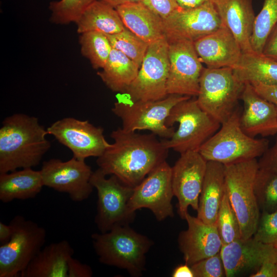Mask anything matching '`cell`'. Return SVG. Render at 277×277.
I'll return each instance as SVG.
<instances>
[{
	"label": "cell",
	"mask_w": 277,
	"mask_h": 277,
	"mask_svg": "<svg viewBox=\"0 0 277 277\" xmlns=\"http://www.w3.org/2000/svg\"><path fill=\"white\" fill-rule=\"evenodd\" d=\"M93 247L102 264L126 270L139 277L146 270V254L153 242L129 225L91 234Z\"/></svg>",
	"instance_id": "3957f363"
},
{
	"label": "cell",
	"mask_w": 277,
	"mask_h": 277,
	"mask_svg": "<svg viewBox=\"0 0 277 277\" xmlns=\"http://www.w3.org/2000/svg\"><path fill=\"white\" fill-rule=\"evenodd\" d=\"M168 43L165 36L149 44L138 74L122 95L131 101H157L168 95Z\"/></svg>",
	"instance_id": "8fae6325"
},
{
	"label": "cell",
	"mask_w": 277,
	"mask_h": 277,
	"mask_svg": "<svg viewBox=\"0 0 277 277\" xmlns=\"http://www.w3.org/2000/svg\"><path fill=\"white\" fill-rule=\"evenodd\" d=\"M14 230L10 239L0 246V277H16L43 248L45 229L36 222L17 215L10 222Z\"/></svg>",
	"instance_id": "30bf717a"
},
{
	"label": "cell",
	"mask_w": 277,
	"mask_h": 277,
	"mask_svg": "<svg viewBox=\"0 0 277 277\" xmlns=\"http://www.w3.org/2000/svg\"><path fill=\"white\" fill-rule=\"evenodd\" d=\"M220 253L226 276L231 277L247 270L256 271L263 263L277 256V247L261 243L252 236L222 245Z\"/></svg>",
	"instance_id": "d6986e66"
},
{
	"label": "cell",
	"mask_w": 277,
	"mask_h": 277,
	"mask_svg": "<svg viewBox=\"0 0 277 277\" xmlns=\"http://www.w3.org/2000/svg\"><path fill=\"white\" fill-rule=\"evenodd\" d=\"M254 191L260 210L272 212L277 210V173L260 169L257 173Z\"/></svg>",
	"instance_id": "1f68e13d"
},
{
	"label": "cell",
	"mask_w": 277,
	"mask_h": 277,
	"mask_svg": "<svg viewBox=\"0 0 277 277\" xmlns=\"http://www.w3.org/2000/svg\"><path fill=\"white\" fill-rule=\"evenodd\" d=\"M40 171L44 186L68 194L73 202L87 200L94 188L90 182L93 171L84 160L51 159L43 162Z\"/></svg>",
	"instance_id": "4fadbf2b"
},
{
	"label": "cell",
	"mask_w": 277,
	"mask_h": 277,
	"mask_svg": "<svg viewBox=\"0 0 277 277\" xmlns=\"http://www.w3.org/2000/svg\"><path fill=\"white\" fill-rule=\"evenodd\" d=\"M226 191L238 217L242 238L253 236L260 217L254 191L259 165L256 159L225 165Z\"/></svg>",
	"instance_id": "5b68a950"
},
{
	"label": "cell",
	"mask_w": 277,
	"mask_h": 277,
	"mask_svg": "<svg viewBox=\"0 0 277 277\" xmlns=\"http://www.w3.org/2000/svg\"><path fill=\"white\" fill-rule=\"evenodd\" d=\"M253 237L261 243L277 247V210L262 212Z\"/></svg>",
	"instance_id": "d590c367"
},
{
	"label": "cell",
	"mask_w": 277,
	"mask_h": 277,
	"mask_svg": "<svg viewBox=\"0 0 277 277\" xmlns=\"http://www.w3.org/2000/svg\"><path fill=\"white\" fill-rule=\"evenodd\" d=\"M174 196L171 167L166 161L152 171L136 187L129 201L131 210H150L157 221L174 216L172 199Z\"/></svg>",
	"instance_id": "5bb4252c"
},
{
	"label": "cell",
	"mask_w": 277,
	"mask_h": 277,
	"mask_svg": "<svg viewBox=\"0 0 277 277\" xmlns=\"http://www.w3.org/2000/svg\"><path fill=\"white\" fill-rule=\"evenodd\" d=\"M167 39L192 42L220 28L223 24L211 0L195 8H180L163 19Z\"/></svg>",
	"instance_id": "e0dca14e"
},
{
	"label": "cell",
	"mask_w": 277,
	"mask_h": 277,
	"mask_svg": "<svg viewBox=\"0 0 277 277\" xmlns=\"http://www.w3.org/2000/svg\"><path fill=\"white\" fill-rule=\"evenodd\" d=\"M96 0H60L50 2V22L57 25H67L77 21L83 12Z\"/></svg>",
	"instance_id": "e575fe53"
},
{
	"label": "cell",
	"mask_w": 277,
	"mask_h": 277,
	"mask_svg": "<svg viewBox=\"0 0 277 277\" xmlns=\"http://www.w3.org/2000/svg\"><path fill=\"white\" fill-rule=\"evenodd\" d=\"M110 136L114 143L97 157L96 163L106 175H114L127 186L136 187L166 161L169 149L151 132L140 134L118 128Z\"/></svg>",
	"instance_id": "6da1fadb"
},
{
	"label": "cell",
	"mask_w": 277,
	"mask_h": 277,
	"mask_svg": "<svg viewBox=\"0 0 277 277\" xmlns=\"http://www.w3.org/2000/svg\"><path fill=\"white\" fill-rule=\"evenodd\" d=\"M277 23V0H264L262 8L256 16L251 37L253 52L262 54L265 42Z\"/></svg>",
	"instance_id": "4dcf8cb0"
},
{
	"label": "cell",
	"mask_w": 277,
	"mask_h": 277,
	"mask_svg": "<svg viewBox=\"0 0 277 277\" xmlns=\"http://www.w3.org/2000/svg\"><path fill=\"white\" fill-rule=\"evenodd\" d=\"M208 0H176L178 5L182 9L195 8L203 5Z\"/></svg>",
	"instance_id": "bcb514c9"
},
{
	"label": "cell",
	"mask_w": 277,
	"mask_h": 277,
	"mask_svg": "<svg viewBox=\"0 0 277 277\" xmlns=\"http://www.w3.org/2000/svg\"><path fill=\"white\" fill-rule=\"evenodd\" d=\"M106 176L99 168L93 171L90 182L97 194L94 222L100 232H107L134 222L135 212L130 210L129 201L134 188L122 183L116 176Z\"/></svg>",
	"instance_id": "9c48e42d"
},
{
	"label": "cell",
	"mask_w": 277,
	"mask_h": 277,
	"mask_svg": "<svg viewBox=\"0 0 277 277\" xmlns=\"http://www.w3.org/2000/svg\"><path fill=\"white\" fill-rule=\"evenodd\" d=\"M232 68L236 77L245 84L277 86V62L263 54L243 53Z\"/></svg>",
	"instance_id": "83f0119b"
},
{
	"label": "cell",
	"mask_w": 277,
	"mask_h": 277,
	"mask_svg": "<svg viewBox=\"0 0 277 277\" xmlns=\"http://www.w3.org/2000/svg\"><path fill=\"white\" fill-rule=\"evenodd\" d=\"M79 43L82 55L90 61L94 69L105 65L112 47L105 34L90 31L80 34Z\"/></svg>",
	"instance_id": "f546056e"
},
{
	"label": "cell",
	"mask_w": 277,
	"mask_h": 277,
	"mask_svg": "<svg viewBox=\"0 0 277 277\" xmlns=\"http://www.w3.org/2000/svg\"><path fill=\"white\" fill-rule=\"evenodd\" d=\"M225 165L207 161L199 197L197 217L203 222L216 225L220 207L226 191Z\"/></svg>",
	"instance_id": "cb8c5ba5"
},
{
	"label": "cell",
	"mask_w": 277,
	"mask_h": 277,
	"mask_svg": "<svg viewBox=\"0 0 277 277\" xmlns=\"http://www.w3.org/2000/svg\"><path fill=\"white\" fill-rule=\"evenodd\" d=\"M43 186L40 170L32 168L0 173V200L7 203L14 200L34 198Z\"/></svg>",
	"instance_id": "484cf974"
},
{
	"label": "cell",
	"mask_w": 277,
	"mask_h": 277,
	"mask_svg": "<svg viewBox=\"0 0 277 277\" xmlns=\"http://www.w3.org/2000/svg\"><path fill=\"white\" fill-rule=\"evenodd\" d=\"M142 3L163 19L181 8L176 0H143Z\"/></svg>",
	"instance_id": "74e56055"
},
{
	"label": "cell",
	"mask_w": 277,
	"mask_h": 277,
	"mask_svg": "<svg viewBox=\"0 0 277 277\" xmlns=\"http://www.w3.org/2000/svg\"><path fill=\"white\" fill-rule=\"evenodd\" d=\"M194 277H222L226 276L220 253L201 260L191 265Z\"/></svg>",
	"instance_id": "8d00e7d4"
},
{
	"label": "cell",
	"mask_w": 277,
	"mask_h": 277,
	"mask_svg": "<svg viewBox=\"0 0 277 277\" xmlns=\"http://www.w3.org/2000/svg\"><path fill=\"white\" fill-rule=\"evenodd\" d=\"M245 85L231 67L204 68L196 100L204 111L221 124L238 108Z\"/></svg>",
	"instance_id": "ba28073f"
},
{
	"label": "cell",
	"mask_w": 277,
	"mask_h": 277,
	"mask_svg": "<svg viewBox=\"0 0 277 277\" xmlns=\"http://www.w3.org/2000/svg\"><path fill=\"white\" fill-rule=\"evenodd\" d=\"M114 8L130 3L142 2L143 0H100Z\"/></svg>",
	"instance_id": "7dc6e473"
},
{
	"label": "cell",
	"mask_w": 277,
	"mask_h": 277,
	"mask_svg": "<svg viewBox=\"0 0 277 277\" xmlns=\"http://www.w3.org/2000/svg\"><path fill=\"white\" fill-rule=\"evenodd\" d=\"M114 103L112 112L122 122L126 131L146 130L164 139L170 138L175 132L166 121L172 108L177 103L190 98L179 94H169L157 101H131L122 95Z\"/></svg>",
	"instance_id": "52a82bcc"
},
{
	"label": "cell",
	"mask_w": 277,
	"mask_h": 277,
	"mask_svg": "<svg viewBox=\"0 0 277 277\" xmlns=\"http://www.w3.org/2000/svg\"><path fill=\"white\" fill-rule=\"evenodd\" d=\"M259 168L277 173V135L273 145L260 156Z\"/></svg>",
	"instance_id": "f35d334b"
},
{
	"label": "cell",
	"mask_w": 277,
	"mask_h": 277,
	"mask_svg": "<svg viewBox=\"0 0 277 277\" xmlns=\"http://www.w3.org/2000/svg\"><path fill=\"white\" fill-rule=\"evenodd\" d=\"M47 130L37 117L15 113L0 129V173L38 165L51 147Z\"/></svg>",
	"instance_id": "7a4b0ae2"
},
{
	"label": "cell",
	"mask_w": 277,
	"mask_h": 277,
	"mask_svg": "<svg viewBox=\"0 0 277 277\" xmlns=\"http://www.w3.org/2000/svg\"><path fill=\"white\" fill-rule=\"evenodd\" d=\"M13 230V226L11 223L6 225L3 222H0V242L2 244L8 242L10 239Z\"/></svg>",
	"instance_id": "ee69618b"
},
{
	"label": "cell",
	"mask_w": 277,
	"mask_h": 277,
	"mask_svg": "<svg viewBox=\"0 0 277 277\" xmlns=\"http://www.w3.org/2000/svg\"><path fill=\"white\" fill-rule=\"evenodd\" d=\"M176 123L179 126L173 135L161 141L166 148L180 154L199 151L221 125L200 107L196 97L183 101L172 108L166 124L173 127Z\"/></svg>",
	"instance_id": "8992f818"
},
{
	"label": "cell",
	"mask_w": 277,
	"mask_h": 277,
	"mask_svg": "<svg viewBox=\"0 0 277 277\" xmlns=\"http://www.w3.org/2000/svg\"><path fill=\"white\" fill-rule=\"evenodd\" d=\"M241 100L244 109L240 124L247 134L254 137L277 133V108L273 104L261 96L249 83H245Z\"/></svg>",
	"instance_id": "ffe728a7"
},
{
	"label": "cell",
	"mask_w": 277,
	"mask_h": 277,
	"mask_svg": "<svg viewBox=\"0 0 277 277\" xmlns=\"http://www.w3.org/2000/svg\"><path fill=\"white\" fill-rule=\"evenodd\" d=\"M180 154L171 167V180L174 196L178 201V214L185 220L189 206L194 210L198 209L207 161L199 151Z\"/></svg>",
	"instance_id": "2e32d148"
},
{
	"label": "cell",
	"mask_w": 277,
	"mask_h": 277,
	"mask_svg": "<svg viewBox=\"0 0 277 277\" xmlns=\"http://www.w3.org/2000/svg\"><path fill=\"white\" fill-rule=\"evenodd\" d=\"M251 85L261 96L273 104L277 108V86L261 84Z\"/></svg>",
	"instance_id": "7bdbcfd3"
},
{
	"label": "cell",
	"mask_w": 277,
	"mask_h": 277,
	"mask_svg": "<svg viewBox=\"0 0 277 277\" xmlns=\"http://www.w3.org/2000/svg\"><path fill=\"white\" fill-rule=\"evenodd\" d=\"M172 277H194L193 271L190 266L185 264L180 265L174 269Z\"/></svg>",
	"instance_id": "f6af8a7d"
},
{
	"label": "cell",
	"mask_w": 277,
	"mask_h": 277,
	"mask_svg": "<svg viewBox=\"0 0 277 277\" xmlns=\"http://www.w3.org/2000/svg\"><path fill=\"white\" fill-rule=\"evenodd\" d=\"M106 35L112 48L121 51L141 67L149 44L127 28L119 33Z\"/></svg>",
	"instance_id": "d6a6232c"
},
{
	"label": "cell",
	"mask_w": 277,
	"mask_h": 277,
	"mask_svg": "<svg viewBox=\"0 0 277 277\" xmlns=\"http://www.w3.org/2000/svg\"><path fill=\"white\" fill-rule=\"evenodd\" d=\"M216 226L222 245L242 238L240 225L226 191L218 212Z\"/></svg>",
	"instance_id": "836d02e7"
},
{
	"label": "cell",
	"mask_w": 277,
	"mask_h": 277,
	"mask_svg": "<svg viewBox=\"0 0 277 277\" xmlns=\"http://www.w3.org/2000/svg\"><path fill=\"white\" fill-rule=\"evenodd\" d=\"M239 109L199 149L207 161L227 165L261 156L268 148L269 141L247 134L240 124Z\"/></svg>",
	"instance_id": "277c9868"
},
{
	"label": "cell",
	"mask_w": 277,
	"mask_h": 277,
	"mask_svg": "<svg viewBox=\"0 0 277 277\" xmlns=\"http://www.w3.org/2000/svg\"><path fill=\"white\" fill-rule=\"evenodd\" d=\"M93 271L88 265L71 257L69 261L68 277H91Z\"/></svg>",
	"instance_id": "ab89813d"
},
{
	"label": "cell",
	"mask_w": 277,
	"mask_h": 277,
	"mask_svg": "<svg viewBox=\"0 0 277 277\" xmlns=\"http://www.w3.org/2000/svg\"><path fill=\"white\" fill-rule=\"evenodd\" d=\"M262 54L277 62V23L269 33Z\"/></svg>",
	"instance_id": "60d3db41"
},
{
	"label": "cell",
	"mask_w": 277,
	"mask_h": 277,
	"mask_svg": "<svg viewBox=\"0 0 277 277\" xmlns=\"http://www.w3.org/2000/svg\"><path fill=\"white\" fill-rule=\"evenodd\" d=\"M74 250L66 240L43 247L19 276L21 277H68L69 261Z\"/></svg>",
	"instance_id": "603a6c76"
},
{
	"label": "cell",
	"mask_w": 277,
	"mask_h": 277,
	"mask_svg": "<svg viewBox=\"0 0 277 277\" xmlns=\"http://www.w3.org/2000/svg\"><path fill=\"white\" fill-rule=\"evenodd\" d=\"M195 50L207 67L233 68L243 51L231 31L224 25L193 42Z\"/></svg>",
	"instance_id": "44dd1931"
},
{
	"label": "cell",
	"mask_w": 277,
	"mask_h": 277,
	"mask_svg": "<svg viewBox=\"0 0 277 277\" xmlns=\"http://www.w3.org/2000/svg\"><path fill=\"white\" fill-rule=\"evenodd\" d=\"M46 130L48 134L68 148L73 156L79 160L98 157L110 145L104 135V129L88 121L65 117L54 122Z\"/></svg>",
	"instance_id": "9a60e30c"
},
{
	"label": "cell",
	"mask_w": 277,
	"mask_h": 277,
	"mask_svg": "<svg viewBox=\"0 0 277 277\" xmlns=\"http://www.w3.org/2000/svg\"><path fill=\"white\" fill-rule=\"evenodd\" d=\"M250 277H277V256L263 263Z\"/></svg>",
	"instance_id": "b9f144b4"
},
{
	"label": "cell",
	"mask_w": 277,
	"mask_h": 277,
	"mask_svg": "<svg viewBox=\"0 0 277 277\" xmlns=\"http://www.w3.org/2000/svg\"><path fill=\"white\" fill-rule=\"evenodd\" d=\"M167 39L169 60L167 94L196 97L204 68L193 42L184 39Z\"/></svg>",
	"instance_id": "7c38bea8"
},
{
	"label": "cell",
	"mask_w": 277,
	"mask_h": 277,
	"mask_svg": "<svg viewBox=\"0 0 277 277\" xmlns=\"http://www.w3.org/2000/svg\"><path fill=\"white\" fill-rule=\"evenodd\" d=\"M75 24L80 34L96 31L113 34L126 28L116 9L100 0L88 6Z\"/></svg>",
	"instance_id": "4316f807"
},
{
	"label": "cell",
	"mask_w": 277,
	"mask_h": 277,
	"mask_svg": "<svg viewBox=\"0 0 277 277\" xmlns=\"http://www.w3.org/2000/svg\"><path fill=\"white\" fill-rule=\"evenodd\" d=\"M185 220L187 229L182 231L177 239L185 263L191 266L220 252L222 243L216 225L207 224L188 212Z\"/></svg>",
	"instance_id": "ac0fdd59"
},
{
	"label": "cell",
	"mask_w": 277,
	"mask_h": 277,
	"mask_svg": "<svg viewBox=\"0 0 277 277\" xmlns=\"http://www.w3.org/2000/svg\"><path fill=\"white\" fill-rule=\"evenodd\" d=\"M140 68L126 55L112 48L105 65L97 74L111 91L122 94L135 78Z\"/></svg>",
	"instance_id": "f1b7e54d"
},
{
	"label": "cell",
	"mask_w": 277,
	"mask_h": 277,
	"mask_svg": "<svg viewBox=\"0 0 277 277\" xmlns=\"http://www.w3.org/2000/svg\"><path fill=\"white\" fill-rule=\"evenodd\" d=\"M115 8L126 28L148 44L165 36L163 18L142 2L127 3Z\"/></svg>",
	"instance_id": "d4e9b609"
},
{
	"label": "cell",
	"mask_w": 277,
	"mask_h": 277,
	"mask_svg": "<svg viewBox=\"0 0 277 277\" xmlns=\"http://www.w3.org/2000/svg\"><path fill=\"white\" fill-rule=\"evenodd\" d=\"M223 23L239 43L243 53L253 52L251 37L256 16L252 0H211Z\"/></svg>",
	"instance_id": "7402d4cb"
}]
</instances>
